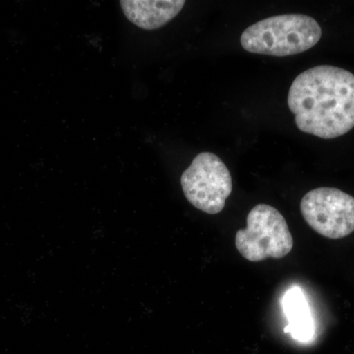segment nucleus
<instances>
[{
  "mask_svg": "<svg viewBox=\"0 0 354 354\" xmlns=\"http://www.w3.org/2000/svg\"><path fill=\"white\" fill-rule=\"evenodd\" d=\"M288 102L300 131L337 138L354 127V74L330 65L312 67L291 84Z\"/></svg>",
  "mask_w": 354,
  "mask_h": 354,
  "instance_id": "f257e3e1",
  "label": "nucleus"
},
{
  "mask_svg": "<svg viewBox=\"0 0 354 354\" xmlns=\"http://www.w3.org/2000/svg\"><path fill=\"white\" fill-rule=\"evenodd\" d=\"M246 223V228L235 234V246L242 257L261 262L269 258L281 259L290 254L292 235L278 209L270 205H257L249 212Z\"/></svg>",
  "mask_w": 354,
  "mask_h": 354,
  "instance_id": "7ed1b4c3",
  "label": "nucleus"
},
{
  "mask_svg": "<svg viewBox=\"0 0 354 354\" xmlns=\"http://www.w3.org/2000/svg\"><path fill=\"white\" fill-rule=\"evenodd\" d=\"M281 307L288 323L285 333L302 344L313 341L315 321L301 288L295 286L288 288L281 299Z\"/></svg>",
  "mask_w": 354,
  "mask_h": 354,
  "instance_id": "0eeeda50",
  "label": "nucleus"
},
{
  "mask_svg": "<svg viewBox=\"0 0 354 354\" xmlns=\"http://www.w3.org/2000/svg\"><path fill=\"white\" fill-rule=\"evenodd\" d=\"M300 211L309 227L327 239H344L354 232V198L337 188L309 191Z\"/></svg>",
  "mask_w": 354,
  "mask_h": 354,
  "instance_id": "39448f33",
  "label": "nucleus"
},
{
  "mask_svg": "<svg viewBox=\"0 0 354 354\" xmlns=\"http://www.w3.org/2000/svg\"><path fill=\"white\" fill-rule=\"evenodd\" d=\"M181 187L191 205L209 215L221 213L232 191V174L213 153H201L181 176Z\"/></svg>",
  "mask_w": 354,
  "mask_h": 354,
  "instance_id": "20e7f679",
  "label": "nucleus"
},
{
  "mask_svg": "<svg viewBox=\"0 0 354 354\" xmlns=\"http://www.w3.org/2000/svg\"><path fill=\"white\" fill-rule=\"evenodd\" d=\"M322 29L314 18L304 14H283L266 18L242 32L246 51L271 57H290L315 46Z\"/></svg>",
  "mask_w": 354,
  "mask_h": 354,
  "instance_id": "f03ea898",
  "label": "nucleus"
},
{
  "mask_svg": "<svg viewBox=\"0 0 354 354\" xmlns=\"http://www.w3.org/2000/svg\"><path fill=\"white\" fill-rule=\"evenodd\" d=\"M183 0H121L127 19L141 29L157 30L174 19L183 8Z\"/></svg>",
  "mask_w": 354,
  "mask_h": 354,
  "instance_id": "423d86ee",
  "label": "nucleus"
}]
</instances>
